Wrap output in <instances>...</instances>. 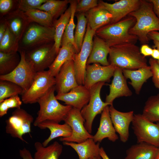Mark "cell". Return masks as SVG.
I'll return each mask as SVG.
<instances>
[{"label": "cell", "instance_id": "cell-1", "mask_svg": "<svg viewBox=\"0 0 159 159\" xmlns=\"http://www.w3.org/2000/svg\"><path fill=\"white\" fill-rule=\"evenodd\" d=\"M128 15L136 20L134 25L129 30V33L136 36L142 44L148 43L149 33L159 31V18L153 11L152 3L149 0H141L137 9Z\"/></svg>", "mask_w": 159, "mask_h": 159}, {"label": "cell", "instance_id": "cell-17", "mask_svg": "<svg viewBox=\"0 0 159 159\" xmlns=\"http://www.w3.org/2000/svg\"><path fill=\"white\" fill-rule=\"evenodd\" d=\"M56 97L58 100L64 102L67 105L71 106L81 111L89 101V89L83 85H79L68 92L57 94Z\"/></svg>", "mask_w": 159, "mask_h": 159}, {"label": "cell", "instance_id": "cell-30", "mask_svg": "<svg viewBox=\"0 0 159 159\" xmlns=\"http://www.w3.org/2000/svg\"><path fill=\"white\" fill-rule=\"evenodd\" d=\"M70 6L65 12L57 19L54 21L53 26L55 29L54 44L56 52L58 53L61 46L62 36L71 16Z\"/></svg>", "mask_w": 159, "mask_h": 159}, {"label": "cell", "instance_id": "cell-52", "mask_svg": "<svg viewBox=\"0 0 159 159\" xmlns=\"http://www.w3.org/2000/svg\"><path fill=\"white\" fill-rule=\"evenodd\" d=\"M101 157L100 155L89 159H101Z\"/></svg>", "mask_w": 159, "mask_h": 159}, {"label": "cell", "instance_id": "cell-49", "mask_svg": "<svg viewBox=\"0 0 159 159\" xmlns=\"http://www.w3.org/2000/svg\"><path fill=\"white\" fill-rule=\"evenodd\" d=\"M151 56L153 59L159 61V50L154 48L153 49V52Z\"/></svg>", "mask_w": 159, "mask_h": 159}, {"label": "cell", "instance_id": "cell-38", "mask_svg": "<svg viewBox=\"0 0 159 159\" xmlns=\"http://www.w3.org/2000/svg\"><path fill=\"white\" fill-rule=\"evenodd\" d=\"M19 42L16 39L7 26L6 32L0 41V51L6 53L17 52Z\"/></svg>", "mask_w": 159, "mask_h": 159}, {"label": "cell", "instance_id": "cell-36", "mask_svg": "<svg viewBox=\"0 0 159 159\" xmlns=\"http://www.w3.org/2000/svg\"><path fill=\"white\" fill-rule=\"evenodd\" d=\"M77 23L74 33V40L80 51L84 41L86 31L87 19L85 13L75 14Z\"/></svg>", "mask_w": 159, "mask_h": 159}, {"label": "cell", "instance_id": "cell-14", "mask_svg": "<svg viewBox=\"0 0 159 159\" xmlns=\"http://www.w3.org/2000/svg\"><path fill=\"white\" fill-rule=\"evenodd\" d=\"M55 77L54 86L57 94L68 92L78 86L73 60H70L65 62Z\"/></svg>", "mask_w": 159, "mask_h": 159}, {"label": "cell", "instance_id": "cell-35", "mask_svg": "<svg viewBox=\"0 0 159 159\" xmlns=\"http://www.w3.org/2000/svg\"><path fill=\"white\" fill-rule=\"evenodd\" d=\"M24 13L30 24L35 22L45 26H53V17L46 11L37 9H32L24 12Z\"/></svg>", "mask_w": 159, "mask_h": 159}, {"label": "cell", "instance_id": "cell-26", "mask_svg": "<svg viewBox=\"0 0 159 159\" xmlns=\"http://www.w3.org/2000/svg\"><path fill=\"white\" fill-rule=\"evenodd\" d=\"M122 71L125 77L130 80L129 83L138 95L139 94L144 83L152 76L149 66L135 70L122 69Z\"/></svg>", "mask_w": 159, "mask_h": 159}, {"label": "cell", "instance_id": "cell-15", "mask_svg": "<svg viewBox=\"0 0 159 159\" xmlns=\"http://www.w3.org/2000/svg\"><path fill=\"white\" fill-rule=\"evenodd\" d=\"M116 67L111 64L103 66L98 63L87 65L83 85L90 89L98 82H108Z\"/></svg>", "mask_w": 159, "mask_h": 159}, {"label": "cell", "instance_id": "cell-40", "mask_svg": "<svg viewBox=\"0 0 159 159\" xmlns=\"http://www.w3.org/2000/svg\"><path fill=\"white\" fill-rule=\"evenodd\" d=\"M47 0H20L17 1V9L23 12L36 9L46 2Z\"/></svg>", "mask_w": 159, "mask_h": 159}, {"label": "cell", "instance_id": "cell-5", "mask_svg": "<svg viewBox=\"0 0 159 159\" xmlns=\"http://www.w3.org/2000/svg\"><path fill=\"white\" fill-rule=\"evenodd\" d=\"M57 54L54 42L25 51L26 59L36 72L44 71L49 68Z\"/></svg>", "mask_w": 159, "mask_h": 159}, {"label": "cell", "instance_id": "cell-12", "mask_svg": "<svg viewBox=\"0 0 159 159\" xmlns=\"http://www.w3.org/2000/svg\"><path fill=\"white\" fill-rule=\"evenodd\" d=\"M95 31L92 29L87 24L82 44L79 52L76 53L73 59L74 67L77 83L84 85L87 62L90 54L93 39Z\"/></svg>", "mask_w": 159, "mask_h": 159}, {"label": "cell", "instance_id": "cell-29", "mask_svg": "<svg viewBox=\"0 0 159 159\" xmlns=\"http://www.w3.org/2000/svg\"><path fill=\"white\" fill-rule=\"evenodd\" d=\"M36 152L34 159H59L63 150L62 145L57 141L46 147L39 142L34 144Z\"/></svg>", "mask_w": 159, "mask_h": 159}, {"label": "cell", "instance_id": "cell-45", "mask_svg": "<svg viewBox=\"0 0 159 159\" xmlns=\"http://www.w3.org/2000/svg\"><path fill=\"white\" fill-rule=\"evenodd\" d=\"M19 154L22 159H34L30 151L25 148L19 150Z\"/></svg>", "mask_w": 159, "mask_h": 159}, {"label": "cell", "instance_id": "cell-2", "mask_svg": "<svg viewBox=\"0 0 159 159\" xmlns=\"http://www.w3.org/2000/svg\"><path fill=\"white\" fill-rule=\"evenodd\" d=\"M110 64L122 69L135 70L148 66L145 57L135 44L127 43L110 47Z\"/></svg>", "mask_w": 159, "mask_h": 159}, {"label": "cell", "instance_id": "cell-50", "mask_svg": "<svg viewBox=\"0 0 159 159\" xmlns=\"http://www.w3.org/2000/svg\"><path fill=\"white\" fill-rule=\"evenodd\" d=\"M100 155L102 159H110L102 147L100 148Z\"/></svg>", "mask_w": 159, "mask_h": 159}, {"label": "cell", "instance_id": "cell-39", "mask_svg": "<svg viewBox=\"0 0 159 159\" xmlns=\"http://www.w3.org/2000/svg\"><path fill=\"white\" fill-rule=\"evenodd\" d=\"M22 101L19 95L12 96L0 102V117L6 114L8 110L11 108H20Z\"/></svg>", "mask_w": 159, "mask_h": 159}, {"label": "cell", "instance_id": "cell-24", "mask_svg": "<svg viewBox=\"0 0 159 159\" xmlns=\"http://www.w3.org/2000/svg\"><path fill=\"white\" fill-rule=\"evenodd\" d=\"M96 143L93 138L79 143L63 142L64 145L70 146L75 151L79 159H89L100 155V143Z\"/></svg>", "mask_w": 159, "mask_h": 159}, {"label": "cell", "instance_id": "cell-22", "mask_svg": "<svg viewBox=\"0 0 159 159\" xmlns=\"http://www.w3.org/2000/svg\"><path fill=\"white\" fill-rule=\"evenodd\" d=\"M110 47L103 39L97 36H94L92 49L88 59L87 64L98 63L103 66L110 64L107 59Z\"/></svg>", "mask_w": 159, "mask_h": 159}, {"label": "cell", "instance_id": "cell-41", "mask_svg": "<svg viewBox=\"0 0 159 159\" xmlns=\"http://www.w3.org/2000/svg\"><path fill=\"white\" fill-rule=\"evenodd\" d=\"M98 4V1L97 0H77L75 14H85L97 6Z\"/></svg>", "mask_w": 159, "mask_h": 159}, {"label": "cell", "instance_id": "cell-33", "mask_svg": "<svg viewBox=\"0 0 159 159\" xmlns=\"http://www.w3.org/2000/svg\"><path fill=\"white\" fill-rule=\"evenodd\" d=\"M21 57L17 52L6 53L0 51V75L9 74L17 66Z\"/></svg>", "mask_w": 159, "mask_h": 159}, {"label": "cell", "instance_id": "cell-27", "mask_svg": "<svg viewBox=\"0 0 159 159\" xmlns=\"http://www.w3.org/2000/svg\"><path fill=\"white\" fill-rule=\"evenodd\" d=\"M158 148L146 143H138L126 151L125 159H155Z\"/></svg>", "mask_w": 159, "mask_h": 159}, {"label": "cell", "instance_id": "cell-32", "mask_svg": "<svg viewBox=\"0 0 159 159\" xmlns=\"http://www.w3.org/2000/svg\"><path fill=\"white\" fill-rule=\"evenodd\" d=\"M77 0H70V6L71 10V14L69 21L67 25L62 37L61 46L71 44L74 47L77 53L80 51L78 49L74 40V30L76 27L74 18Z\"/></svg>", "mask_w": 159, "mask_h": 159}, {"label": "cell", "instance_id": "cell-25", "mask_svg": "<svg viewBox=\"0 0 159 159\" xmlns=\"http://www.w3.org/2000/svg\"><path fill=\"white\" fill-rule=\"evenodd\" d=\"M37 127L41 129H48L50 131L49 137L42 143L44 147L47 146L50 141L57 138L68 137L72 133L71 127L66 123L60 124L57 122L46 120L39 124Z\"/></svg>", "mask_w": 159, "mask_h": 159}, {"label": "cell", "instance_id": "cell-10", "mask_svg": "<svg viewBox=\"0 0 159 159\" xmlns=\"http://www.w3.org/2000/svg\"><path fill=\"white\" fill-rule=\"evenodd\" d=\"M105 82H100L90 89V98L88 103L80 111L85 120V126L88 132L91 134L93 120L98 114L101 113L106 107L110 105L109 104L103 102L100 97V92Z\"/></svg>", "mask_w": 159, "mask_h": 159}, {"label": "cell", "instance_id": "cell-11", "mask_svg": "<svg viewBox=\"0 0 159 159\" xmlns=\"http://www.w3.org/2000/svg\"><path fill=\"white\" fill-rule=\"evenodd\" d=\"M18 51L21 57L19 64L9 74L0 75V80L9 81L17 84L23 89V94L30 87L37 72L26 61L25 51L19 49Z\"/></svg>", "mask_w": 159, "mask_h": 159}, {"label": "cell", "instance_id": "cell-46", "mask_svg": "<svg viewBox=\"0 0 159 159\" xmlns=\"http://www.w3.org/2000/svg\"><path fill=\"white\" fill-rule=\"evenodd\" d=\"M7 25L6 22L4 20H2L0 24V41L3 38L6 30Z\"/></svg>", "mask_w": 159, "mask_h": 159}, {"label": "cell", "instance_id": "cell-42", "mask_svg": "<svg viewBox=\"0 0 159 159\" xmlns=\"http://www.w3.org/2000/svg\"><path fill=\"white\" fill-rule=\"evenodd\" d=\"M149 63L152 74L153 82L159 90V61L152 58L150 59Z\"/></svg>", "mask_w": 159, "mask_h": 159}, {"label": "cell", "instance_id": "cell-9", "mask_svg": "<svg viewBox=\"0 0 159 159\" xmlns=\"http://www.w3.org/2000/svg\"><path fill=\"white\" fill-rule=\"evenodd\" d=\"M132 128L138 143H144L159 147V122H150L140 114H134Z\"/></svg>", "mask_w": 159, "mask_h": 159}, {"label": "cell", "instance_id": "cell-8", "mask_svg": "<svg viewBox=\"0 0 159 159\" xmlns=\"http://www.w3.org/2000/svg\"><path fill=\"white\" fill-rule=\"evenodd\" d=\"M34 122L33 116L25 110L16 109L6 120V132L12 137L28 143L23 136L27 133L30 135L31 125Z\"/></svg>", "mask_w": 159, "mask_h": 159}, {"label": "cell", "instance_id": "cell-16", "mask_svg": "<svg viewBox=\"0 0 159 159\" xmlns=\"http://www.w3.org/2000/svg\"><path fill=\"white\" fill-rule=\"evenodd\" d=\"M140 2L141 0H121L110 4L100 0L98 4L111 14L112 18L110 24H113L122 20L137 9Z\"/></svg>", "mask_w": 159, "mask_h": 159}, {"label": "cell", "instance_id": "cell-7", "mask_svg": "<svg viewBox=\"0 0 159 159\" xmlns=\"http://www.w3.org/2000/svg\"><path fill=\"white\" fill-rule=\"evenodd\" d=\"M55 84V77L48 70L37 72L30 87L21 95L22 102L25 104L37 102Z\"/></svg>", "mask_w": 159, "mask_h": 159}, {"label": "cell", "instance_id": "cell-20", "mask_svg": "<svg viewBox=\"0 0 159 159\" xmlns=\"http://www.w3.org/2000/svg\"><path fill=\"white\" fill-rule=\"evenodd\" d=\"M116 132L111 118L109 106L108 105L101 113L99 126L93 139L95 143H100L105 138L115 142L118 139Z\"/></svg>", "mask_w": 159, "mask_h": 159}, {"label": "cell", "instance_id": "cell-21", "mask_svg": "<svg viewBox=\"0 0 159 159\" xmlns=\"http://www.w3.org/2000/svg\"><path fill=\"white\" fill-rule=\"evenodd\" d=\"M3 20L19 42L30 24L24 12L17 9L6 15Z\"/></svg>", "mask_w": 159, "mask_h": 159}, {"label": "cell", "instance_id": "cell-37", "mask_svg": "<svg viewBox=\"0 0 159 159\" xmlns=\"http://www.w3.org/2000/svg\"><path fill=\"white\" fill-rule=\"evenodd\" d=\"M23 93L22 88L11 81L0 80V102L12 96Z\"/></svg>", "mask_w": 159, "mask_h": 159}, {"label": "cell", "instance_id": "cell-19", "mask_svg": "<svg viewBox=\"0 0 159 159\" xmlns=\"http://www.w3.org/2000/svg\"><path fill=\"white\" fill-rule=\"evenodd\" d=\"M122 73V69L116 67L114 72L113 79L109 85L110 92L105 98V102L113 105L116 98L122 97H129L132 92L128 87L127 81Z\"/></svg>", "mask_w": 159, "mask_h": 159}, {"label": "cell", "instance_id": "cell-3", "mask_svg": "<svg viewBox=\"0 0 159 159\" xmlns=\"http://www.w3.org/2000/svg\"><path fill=\"white\" fill-rule=\"evenodd\" d=\"M136 22L135 18L129 16L116 23L109 24L95 32V34L103 39L110 47L127 43L135 44L138 40L129 31Z\"/></svg>", "mask_w": 159, "mask_h": 159}, {"label": "cell", "instance_id": "cell-28", "mask_svg": "<svg viewBox=\"0 0 159 159\" xmlns=\"http://www.w3.org/2000/svg\"><path fill=\"white\" fill-rule=\"evenodd\" d=\"M76 53V50L72 44L62 46L54 61L49 68L48 70L51 74L55 77L65 62L70 60H73Z\"/></svg>", "mask_w": 159, "mask_h": 159}, {"label": "cell", "instance_id": "cell-47", "mask_svg": "<svg viewBox=\"0 0 159 159\" xmlns=\"http://www.w3.org/2000/svg\"><path fill=\"white\" fill-rule=\"evenodd\" d=\"M153 5V11L159 18V0H150Z\"/></svg>", "mask_w": 159, "mask_h": 159}, {"label": "cell", "instance_id": "cell-48", "mask_svg": "<svg viewBox=\"0 0 159 159\" xmlns=\"http://www.w3.org/2000/svg\"><path fill=\"white\" fill-rule=\"evenodd\" d=\"M148 37L150 40L159 42V32L152 31L148 33Z\"/></svg>", "mask_w": 159, "mask_h": 159}, {"label": "cell", "instance_id": "cell-6", "mask_svg": "<svg viewBox=\"0 0 159 159\" xmlns=\"http://www.w3.org/2000/svg\"><path fill=\"white\" fill-rule=\"evenodd\" d=\"M54 27L30 23L21 41L20 49L26 51L46 44L54 42Z\"/></svg>", "mask_w": 159, "mask_h": 159}, {"label": "cell", "instance_id": "cell-51", "mask_svg": "<svg viewBox=\"0 0 159 159\" xmlns=\"http://www.w3.org/2000/svg\"><path fill=\"white\" fill-rule=\"evenodd\" d=\"M154 44L153 47L159 50V42L157 41H153Z\"/></svg>", "mask_w": 159, "mask_h": 159}, {"label": "cell", "instance_id": "cell-13", "mask_svg": "<svg viewBox=\"0 0 159 159\" xmlns=\"http://www.w3.org/2000/svg\"><path fill=\"white\" fill-rule=\"evenodd\" d=\"M64 121L70 126L72 133L68 137L60 138V141L79 143L88 138H93V135L88 132L85 126V120L79 110L72 107Z\"/></svg>", "mask_w": 159, "mask_h": 159}, {"label": "cell", "instance_id": "cell-4", "mask_svg": "<svg viewBox=\"0 0 159 159\" xmlns=\"http://www.w3.org/2000/svg\"><path fill=\"white\" fill-rule=\"evenodd\" d=\"M55 89L52 87L38 100L40 108L33 125L37 126L40 123L46 120L58 123L64 121L69 112L72 107L63 105L58 101L54 95Z\"/></svg>", "mask_w": 159, "mask_h": 159}, {"label": "cell", "instance_id": "cell-34", "mask_svg": "<svg viewBox=\"0 0 159 159\" xmlns=\"http://www.w3.org/2000/svg\"><path fill=\"white\" fill-rule=\"evenodd\" d=\"M141 114L151 122H159V94L148 99Z\"/></svg>", "mask_w": 159, "mask_h": 159}, {"label": "cell", "instance_id": "cell-23", "mask_svg": "<svg viewBox=\"0 0 159 159\" xmlns=\"http://www.w3.org/2000/svg\"><path fill=\"white\" fill-rule=\"evenodd\" d=\"M87 24L95 32L100 28L110 24L112 18L111 14L100 4L85 14Z\"/></svg>", "mask_w": 159, "mask_h": 159}, {"label": "cell", "instance_id": "cell-18", "mask_svg": "<svg viewBox=\"0 0 159 159\" xmlns=\"http://www.w3.org/2000/svg\"><path fill=\"white\" fill-rule=\"evenodd\" d=\"M111 118L114 128L123 143L127 141L129 137V127L134 116L132 111L127 112L119 111L113 105L109 106Z\"/></svg>", "mask_w": 159, "mask_h": 159}, {"label": "cell", "instance_id": "cell-31", "mask_svg": "<svg viewBox=\"0 0 159 159\" xmlns=\"http://www.w3.org/2000/svg\"><path fill=\"white\" fill-rule=\"evenodd\" d=\"M70 1V0H47L46 2L36 9L47 12L52 16L54 21L65 12Z\"/></svg>", "mask_w": 159, "mask_h": 159}, {"label": "cell", "instance_id": "cell-43", "mask_svg": "<svg viewBox=\"0 0 159 159\" xmlns=\"http://www.w3.org/2000/svg\"><path fill=\"white\" fill-rule=\"evenodd\" d=\"M16 1L12 0H0V12L2 16L10 13Z\"/></svg>", "mask_w": 159, "mask_h": 159}, {"label": "cell", "instance_id": "cell-44", "mask_svg": "<svg viewBox=\"0 0 159 159\" xmlns=\"http://www.w3.org/2000/svg\"><path fill=\"white\" fill-rule=\"evenodd\" d=\"M141 53L144 57L151 56L153 52V49L147 44H143L140 49Z\"/></svg>", "mask_w": 159, "mask_h": 159}, {"label": "cell", "instance_id": "cell-53", "mask_svg": "<svg viewBox=\"0 0 159 159\" xmlns=\"http://www.w3.org/2000/svg\"><path fill=\"white\" fill-rule=\"evenodd\" d=\"M155 159H159V147L158 148V153Z\"/></svg>", "mask_w": 159, "mask_h": 159}]
</instances>
